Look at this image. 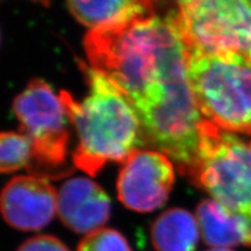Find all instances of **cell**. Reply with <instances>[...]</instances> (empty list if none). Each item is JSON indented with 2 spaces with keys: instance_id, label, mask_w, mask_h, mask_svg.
<instances>
[{
  "instance_id": "6da1fadb",
  "label": "cell",
  "mask_w": 251,
  "mask_h": 251,
  "mask_svg": "<svg viewBox=\"0 0 251 251\" xmlns=\"http://www.w3.org/2000/svg\"><path fill=\"white\" fill-rule=\"evenodd\" d=\"M91 64L127 97L140 119L143 144L193 171L203 120L187 75L183 41L171 13L152 14L87 31Z\"/></svg>"
},
{
  "instance_id": "7a4b0ae2",
  "label": "cell",
  "mask_w": 251,
  "mask_h": 251,
  "mask_svg": "<svg viewBox=\"0 0 251 251\" xmlns=\"http://www.w3.org/2000/svg\"><path fill=\"white\" fill-rule=\"evenodd\" d=\"M83 69L89 96L77 101L67 91H61L59 97L78 135L75 165L89 176H96L106 163H124L143 144L142 128L121 90L102 72L86 65Z\"/></svg>"
},
{
  "instance_id": "3957f363",
  "label": "cell",
  "mask_w": 251,
  "mask_h": 251,
  "mask_svg": "<svg viewBox=\"0 0 251 251\" xmlns=\"http://www.w3.org/2000/svg\"><path fill=\"white\" fill-rule=\"evenodd\" d=\"M187 75L205 120L251 135V59L236 52L185 49Z\"/></svg>"
},
{
  "instance_id": "277c9868",
  "label": "cell",
  "mask_w": 251,
  "mask_h": 251,
  "mask_svg": "<svg viewBox=\"0 0 251 251\" xmlns=\"http://www.w3.org/2000/svg\"><path fill=\"white\" fill-rule=\"evenodd\" d=\"M191 179L229 211L251 218V144L203 119Z\"/></svg>"
},
{
  "instance_id": "5b68a950",
  "label": "cell",
  "mask_w": 251,
  "mask_h": 251,
  "mask_svg": "<svg viewBox=\"0 0 251 251\" xmlns=\"http://www.w3.org/2000/svg\"><path fill=\"white\" fill-rule=\"evenodd\" d=\"M170 13L185 49L251 59V1L184 0Z\"/></svg>"
},
{
  "instance_id": "8992f818",
  "label": "cell",
  "mask_w": 251,
  "mask_h": 251,
  "mask_svg": "<svg viewBox=\"0 0 251 251\" xmlns=\"http://www.w3.org/2000/svg\"><path fill=\"white\" fill-rule=\"evenodd\" d=\"M21 133L30 140L33 159L45 169H59L67 159L69 117L61 97L49 84L33 79L13 101Z\"/></svg>"
},
{
  "instance_id": "52a82bcc",
  "label": "cell",
  "mask_w": 251,
  "mask_h": 251,
  "mask_svg": "<svg viewBox=\"0 0 251 251\" xmlns=\"http://www.w3.org/2000/svg\"><path fill=\"white\" fill-rule=\"evenodd\" d=\"M175 180L171 159L156 150L136 149L122 163L119 200L131 211L152 212L164 205Z\"/></svg>"
},
{
  "instance_id": "ba28073f",
  "label": "cell",
  "mask_w": 251,
  "mask_h": 251,
  "mask_svg": "<svg viewBox=\"0 0 251 251\" xmlns=\"http://www.w3.org/2000/svg\"><path fill=\"white\" fill-rule=\"evenodd\" d=\"M57 194L45 178L14 177L2 190V216L7 225L18 230H40L51 222L57 212Z\"/></svg>"
},
{
  "instance_id": "9c48e42d",
  "label": "cell",
  "mask_w": 251,
  "mask_h": 251,
  "mask_svg": "<svg viewBox=\"0 0 251 251\" xmlns=\"http://www.w3.org/2000/svg\"><path fill=\"white\" fill-rule=\"evenodd\" d=\"M109 213L107 194L89 178H71L59 188L57 214L63 225L75 233L87 235L101 229Z\"/></svg>"
},
{
  "instance_id": "30bf717a",
  "label": "cell",
  "mask_w": 251,
  "mask_h": 251,
  "mask_svg": "<svg viewBox=\"0 0 251 251\" xmlns=\"http://www.w3.org/2000/svg\"><path fill=\"white\" fill-rule=\"evenodd\" d=\"M197 220L206 244L230 249L251 247V218L229 211L213 199L202 200L197 207Z\"/></svg>"
},
{
  "instance_id": "8fae6325",
  "label": "cell",
  "mask_w": 251,
  "mask_h": 251,
  "mask_svg": "<svg viewBox=\"0 0 251 251\" xmlns=\"http://www.w3.org/2000/svg\"><path fill=\"white\" fill-rule=\"evenodd\" d=\"M155 2L139 0L111 1H68L70 13L90 30L128 23L137 18L155 14Z\"/></svg>"
},
{
  "instance_id": "7c38bea8",
  "label": "cell",
  "mask_w": 251,
  "mask_h": 251,
  "mask_svg": "<svg viewBox=\"0 0 251 251\" xmlns=\"http://www.w3.org/2000/svg\"><path fill=\"white\" fill-rule=\"evenodd\" d=\"M200 235L197 218L181 208L162 213L150 229L151 243L157 251H194Z\"/></svg>"
},
{
  "instance_id": "4fadbf2b",
  "label": "cell",
  "mask_w": 251,
  "mask_h": 251,
  "mask_svg": "<svg viewBox=\"0 0 251 251\" xmlns=\"http://www.w3.org/2000/svg\"><path fill=\"white\" fill-rule=\"evenodd\" d=\"M33 159L30 140L23 133L4 131L0 137V169L11 174L29 164Z\"/></svg>"
},
{
  "instance_id": "5bb4252c",
  "label": "cell",
  "mask_w": 251,
  "mask_h": 251,
  "mask_svg": "<svg viewBox=\"0 0 251 251\" xmlns=\"http://www.w3.org/2000/svg\"><path fill=\"white\" fill-rule=\"evenodd\" d=\"M77 251H131L124 235L114 229L101 228L87 234Z\"/></svg>"
},
{
  "instance_id": "9a60e30c",
  "label": "cell",
  "mask_w": 251,
  "mask_h": 251,
  "mask_svg": "<svg viewBox=\"0 0 251 251\" xmlns=\"http://www.w3.org/2000/svg\"><path fill=\"white\" fill-rule=\"evenodd\" d=\"M18 251H70L65 244L55 236L39 235L27 240L19 248Z\"/></svg>"
},
{
  "instance_id": "2e32d148",
  "label": "cell",
  "mask_w": 251,
  "mask_h": 251,
  "mask_svg": "<svg viewBox=\"0 0 251 251\" xmlns=\"http://www.w3.org/2000/svg\"><path fill=\"white\" fill-rule=\"evenodd\" d=\"M207 251H233L231 249H220V248H212V249Z\"/></svg>"
},
{
  "instance_id": "e0dca14e",
  "label": "cell",
  "mask_w": 251,
  "mask_h": 251,
  "mask_svg": "<svg viewBox=\"0 0 251 251\" xmlns=\"http://www.w3.org/2000/svg\"><path fill=\"white\" fill-rule=\"evenodd\" d=\"M250 144H251V142H250Z\"/></svg>"
}]
</instances>
